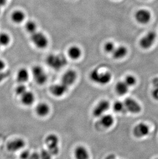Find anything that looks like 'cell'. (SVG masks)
Returning a JSON list of instances; mask_svg holds the SVG:
<instances>
[{"label": "cell", "instance_id": "obj_1", "mask_svg": "<svg viewBox=\"0 0 158 159\" xmlns=\"http://www.w3.org/2000/svg\"><path fill=\"white\" fill-rule=\"evenodd\" d=\"M90 79L94 83L105 85L108 84L112 79V75L108 71H100L99 69H94L90 72Z\"/></svg>", "mask_w": 158, "mask_h": 159}, {"label": "cell", "instance_id": "obj_2", "mask_svg": "<svg viewBox=\"0 0 158 159\" xmlns=\"http://www.w3.org/2000/svg\"><path fill=\"white\" fill-rule=\"evenodd\" d=\"M47 65L55 70H59L67 65V59L61 54H50L46 59Z\"/></svg>", "mask_w": 158, "mask_h": 159}, {"label": "cell", "instance_id": "obj_3", "mask_svg": "<svg viewBox=\"0 0 158 159\" xmlns=\"http://www.w3.org/2000/svg\"><path fill=\"white\" fill-rule=\"evenodd\" d=\"M45 144L47 149L52 156H57L60 152L59 148V138L56 134H49L47 136L45 140Z\"/></svg>", "mask_w": 158, "mask_h": 159}, {"label": "cell", "instance_id": "obj_4", "mask_svg": "<svg viewBox=\"0 0 158 159\" xmlns=\"http://www.w3.org/2000/svg\"><path fill=\"white\" fill-rule=\"evenodd\" d=\"M31 40L39 49H44L48 44V39L47 36L41 32H36L32 34Z\"/></svg>", "mask_w": 158, "mask_h": 159}, {"label": "cell", "instance_id": "obj_5", "mask_svg": "<svg viewBox=\"0 0 158 159\" xmlns=\"http://www.w3.org/2000/svg\"><path fill=\"white\" fill-rule=\"evenodd\" d=\"M32 74L34 81L37 84L42 85L47 80L48 76L43 68L39 66H33L32 69Z\"/></svg>", "mask_w": 158, "mask_h": 159}, {"label": "cell", "instance_id": "obj_6", "mask_svg": "<svg viewBox=\"0 0 158 159\" xmlns=\"http://www.w3.org/2000/svg\"><path fill=\"white\" fill-rule=\"evenodd\" d=\"M157 38L155 32H148L146 35L143 36L139 41V45L141 48L145 50H147L154 45Z\"/></svg>", "mask_w": 158, "mask_h": 159}, {"label": "cell", "instance_id": "obj_7", "mask_svg": "<svg viewBox=\"0 0 158 159\" xmlns=\"http://www.w3.org/2000/svg\"><path fill=\"white\" fill-rule=\"evenodd\" d=\"M111 104L109 101L103 99L100 101L94 107L93 110V116L96 117H100L105 114L110 108Z\"/></svg>", "mask_w": 158, "mask_h": 159}, {"label": "cell", "instance_id": "obj_8", "mask_svg": "<svg viewBox=\"0 0 158 159\" xmlns=\"http://www.w3.org/2000/svg\"><path fill=\"white\" fill-rule=\"evenodd\" d=\"M134 18L140 24H147L151 21V14L147 9H139L134 14Z\"/></svg>", "mask_w": 158, "mask_h": 159}, {"label": "cell", "instance_id": "obj_9", "mask_svg": "<svg viewBox=\"0 0 158 159\" xmlns=\"http://www.w3.org/2000/svg\"><path fill=\"white\" fill-rule=\"evenodd\" d=\"M127 111L134 114H137L141 111V107L138 102L132 98H127L124 102Z\"/></svg>", "mask_w": 158, "mask_h": 159}, {"label": "cell", "instance_id": "obj_10", "mask_svg": "<svg viewBox=\"0 0 158 159\" xmlns=\"http://www.w3.org/2000/svg\"><path fill=\"white\" fill-rule=\"evenodd\" d=\"M149 133V127L144 123H140L137 125L133 129V134L137 138H141L146 137Z\"/></svg>", "mask_w": 158, "mask_h": 159}, {"label": "cell", "instance_id": "obj_11", "mask_svg": "<svg viewBox=\"0 0 158 159\" xmlns=\"http://www.w3.org/2000/svg\"><path fill=\"white\" fill-rule=\"evenodd\" d=\"M77 78V72L73 70H69L63 74L62 78V83L68 87L76 82Z\"/></svg>", "mask_w": 158, "mask_h": 159}, {"label": "cell", "instance_id": "obj_12", "mask_svg": "<svg viewBox=\"0 0 158 159\" xmlns=\"http://www.w3.org/2000/svg\"><path fill=\"white\" fill-rule=\"evenodd\" d=\"M25 146V142L23 139L16 138L7 144V149L9 152H15L23 148Z\"/></svg>", "mask_w": 158, "mask_h": 159}, {"label": "cell", "instance_id": "obj_13", "mask_svg": "<svg viewBox=\"0 0 158 159\" xmlns=\"http://www.w3.org/2000/svg\"><path fill=\"white\" fill-rule=\"evenodd\" d=\"M67 90L68 87L62 83L59 84L52 85L50 88L51 93L56 97H61L63 96L67 92Z\"/></svg>", "mask_w": 158, "mask_h": 159}, {"label": "cell", "instance_id": "obj_14", "mask_svg": "<svg viewBox=\"0 0 158 159\" xmlns=\"http://www.w3.org/2000/svg\"><path fill=\"white\" fill-rule=\"evenodd\" d=\"M98 124L102 126L104 129H108L111 127L114 123V118L113 116L109 114H104L100 117L99 120Z\"/></svg>", "mask_w": 158, "mask_h": 159}, {"label": "cell", "instance_id": "obj_15", "mask_svg": "<svg viewBox=\"0 0 158 159\" xmlns=\"http://www.w3.org/2000/svg\"><path fill=\"white\" fill-rule=\"evenodd\" d=\"M76 159H89L90 154L86 148L82 145L78 146L74 150Z\"/></svg>", "mask_w": 158, "mask_h": 159}, {"label": "cell", "instance_id": "obj_16", "mask_svg": "<svg viewBox=\"0 0 158 159\" xmlns=\"http://www.w3.org/2000/svg\"><path fill=\"white\" fill-rule=\"evenodd\" d=\"M20 97L22 104L26 106H30L32 105L35 101L34 94L31 91H27Z\"/></svg>", "mask_w": 158, "mask_h": 159}, {"label": "cell", "instance_id": "obj_17", "mask_svg": "<svg viewBox=\"0 0 158 159\" xmlns=\"http://www.w3.org/2000/svg\"><path fill=\"white\" fill-rule=\"evenodd\" d=\"M50 112L49 106L45 102H41L36 108V112L40 117H44L47 116Z\"/></svg>", "mask_w": 158, "mask_h": 159}, {"label": "cell", "instance_id": "obj_18", "mask_svg": "<svg viewBox=\"0 0 158 159\" xmlns=\"http://www.w3.org/2000/svg\"><path fill=\"white\" fill-rule=\"evenodd\" d=\"M29 78V74L26 69L22 68L18 71L16 75V80L19 84L26 83Z\"/></svg>", "mask_w": 158, "mask_h": 159}, {"label": "cell", "instance_id": "obj_19", "mask_svg": "<svg viewBox=\"0 0 158 159\" xmlns=\"http://www.w3.org/2000/svg\"><path fill=\"white\" fill-rule=\"evenodd\" d=\"M128 53V50L125 46H119L115 48L112 54L113 58L116 59L123 58L127 55Z\"/></svg>", "mask_w": 158, "mask_h": 159}, {"label": "cell", "instance_id": "obj_20", "mask_svg": "<svg viewBox=\"0 0 158 159\" xmlns=\"http://www.w3.org/2000/svg\"><path fill=\"white\" fill-rule=\"evenodd\" d=\"M68 55L70 58L73 60H77L80 58L82 55V51L78 46L73 45L69 48Z\"/></svg>", "mask_w": 158, "mask_h": 159}, {"label": "cell", "instance_id": "obj_21", "mask_svg": "<svg viewBox=\"0 0 158 159\" xmlns=\"http://www.w3.org/2000/svg\"><path fill=\"white\" fill-rule=\"evenodd\" d=\"M11 18L14 23L20 24L24 21L25 18V15L23 11L17 10L12 12Z\"/></svg>", "mask_w": 158, "mask_h": 159}, {"label": "cell", "instance_id": "obj_22", "mask_svg": "<svg viewBox=\"0 0 158 159\" xmlns=\"http://www.w3.org/2000/svg\"><path fill=\"white\" fill-rule=\"evenodd\" d=\"M128 87L124 81H119L116 83L115 87V90L116 93L119 95H124L128 91Z\"/></svg>", "mask_w": 158, "mask_h": 159}, {"label": "cell", "instance_id": "obj_23", "mask_svg": "<svg viewBox=\"0 0 158 159\" xmlns=\"http://www.w3.org/2000/svg\"><path fill=\"white\" fill-rule=\"evenodd\" d=\"M113 109L114 111L118 113H125V107L124 105V102L121 101H116L113 105Z\"/></svg>", "mask_w": 158, "mask_h": 159}, {"label": "cell", "instance_id": "obj_24", "mask_svg": "<svg viewBox=\"0 0 158 159\" xmlns=\"http://www.w3.org/2000/svg\"><path fill=\"white\" fill-rule=\"evenodd\" d=\"M25 29L29 33L33 34L36 32L37 25L36 23L33 21H29L25 24Z\"/></svg>", "mask_w": 158, "mask_h": 159}, {"label": "cell", "instance_id": "obj_25", "mask_svg": "<svg viewBox=\"0 0 158 159\" xmlns=\"http://www.w3.org/2000/svg\"><path fill=\"white\" fill-rule=\"evenodd\" d=\"M11 42V38L6 33L0 34V45L6 46Z\"/></svg>", "mask_w": 158, "mask_h": 159}, {"label": "cell", "instance_id": "obj_26", "mask_svg": "<svg viewBox=\"0 0 158 159\" xmlns=\"http://www.w3.org/2000/svg\"><path fill=\"white\" fill-rule=\"evenodd\" d=\"M124 82L129 87H133L136 84L137 80L134 76L132 75H128L126 76L125 80H124Z\"/></svg>", "mask_w": 158, "mask_h": 159}, {"label": "cell", "instance_id": "obj_27", "mask_svg": "<svg viewBox=\"0 0 158 159\" xmlns=\"http://www.w3.org/2000/svg\"><path fill=\"white\" fill-rule=\"evenodd\" d=\"M27 91V87L23 84H20L15 89V94L20 96L22 95Z\"/></svg>", "mask_w": 158, "mask_h": 159}, {"label": "cell", "instance_id": "obj_28", "mask_svg": "<svg viewBox=\"0 0 158 159\" xmlns=\"http://www.w3.org/2000/svg\"><path fill=\"white\" fill-rule=\"evenodd\" d=\"M116 46L113 42L112 41H108L105 44L104 48L105 51L108 53H112L114 51L115 48H116Z\"/></svg>", "mask_w": 158, "mask_h": 159}, {"label": "cell", "instance_id": "obj_29", "mask_svg": "<svg viewBox=\"0 0 158 159\" xmlns=\"http://www.w3.org/2000/svg\"><path fill=\"white\" fill-rule=\"evenodd\" d=\"M52 155L48 149H43L40 153V159H51Z\"/></svg>", "mask_w": 158, "mask_h": 159}, {"label": "cell", "instance_id": "obj_30", "mask_svg": "<svg viewBox=\"0 0 158 159\" xmlns=\"http://www.w3.org/2000/svg\"><path fill=\"white\" fill-rule=\"evenodd\" d=\"M31 153L29 150H23L20 155V159H29Z\"/></svg>", "mask_w": 158, "mask_h": 159}, {"label": "cell", "instance_id": "obj_31", "mask_svg": "<svg viewBox=\"0 0 158 159\" xmlns=\"http://www.w3.org/2000/svg\"><path fill=\"white\" fill-rule=\"evenodd\" d=\"M29 159H40V154L36 152L31 153V155H30Z\"/></svg>", "mask_w": 158, "mask_h": 159}, {"label": "cell", "instance_id": "obj_32", "mask_svg": "<svg viewBox=\"0 0 158 159\" xmlns=\"http://www.w3.org/2000/svg\"><path fill=\"white\" fill-rule=\"evenodd\" d=\"M5 67V63L3 60L0 59V72L3 71Z\"/></svg>", "mask_w": 158, "mask_h": 159}, {"label": "cell", "instance_id": "obj_33", "mask_svg": "<svg viewBox=\"0 0 158 159\" xmlns=\"http://www.w3.org/2000/svg\"><path fill=\"white\" fill-rule=\"evenodd\" d=\"M105 159H116V156L113 154H111L108 156Z\"/></svg>", "mask_w": 158, "mask_h": 159}, {"label": "cell", "instance_id": "obj_34", "mask_svg": "<svg viewBox=\"0 0 158 159\" xmlns=\"http://www.w3.org/2000/svg\"><path fill=\"white\" fill-rule=\"evenodd\" d=\"M7 0H0V6H3L6 4Z\"/></svg>", "mask_w": 158, "mask_h": 159}, {"label": "cell", "instance_id": "obj_35", "mask_svg": "<svg viewBox=\"0 0 158 159\" xmlns=\"http://www.w3.org/2000/svg\"><path fill=\"white\" fill-rule=\"evenodd\" d=\"M5 78V76L4 75V74L3 73H2V72H0V83L2 82V81Z\"/></svg>", "mask_w": 158, "mask_h": 159}, {"label": "cell", "instance_id": "obj_36", "mask_svg": "<svg viewBox=\"0 0 158 159\" xmlns=\"http://www.w3.org/2000/svg\"><path fill=\"white\" fill-rule=\"evenodd\" d=\"M1 6H0V11H1Z\"/></svg>", "mask_w": 158, "mask_h": 159}, {"label": "cell", "instance_id": "obj_37", "mask_svg": "<svg viewBox=\"0 0 158 159\" xmlns=\"http://www.w3.org/2000/svg\"><path fill=\"white\" fill-rule=\"evenodd\" d=\"M158 159V158H156V159Z\"/></svg>", "mask_w": 158, "mask_h": 159}]
</instances>
